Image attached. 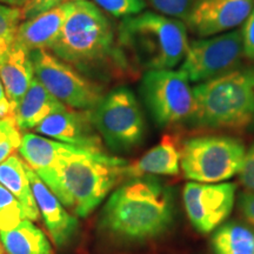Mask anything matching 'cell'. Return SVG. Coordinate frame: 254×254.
Here are the masks:
<instances>
[{
    "label": "cell",
    "instance_id": "obj_23",
    "mask_svg": "<svg viewBox=\"0 0 254 254\" xmlns=\"http://www.w3.org/2000/svg\"><path fill=\"white\" fill-rule=\"evenodd\" d=\"M21 205L7 189L0 184V231H9L24 220Z\"/></svg>",
    "mask_w": 254,
    "mask_h": 254
},
{
    "label": "cell",
    "instance_id": "obj_26",
    "mask_svg": "<svg viewBox=\"0 0 254 254\" xmlns=\"http://www.w3.org/2000/svg\"><path fill=\"white\" fill-rule=\"evenodd\" d=\"M105 12L117 18L141 13L146 7L145 0H95Z\"/></svg>",
    "mask_w": 254,
    "mask_h": 254
},
{
    "label": "cell",
    "instance_id": "obj_31",
    "mask_svg": "<svg viewBox=\"0 0 254 254\" xmlns=\"http://www.w3.org/2000/svg\"><path fill=\"white\" fill-rule=\"evenodd\" d=\"M239 209L243 217L254 226V192H247L241 194Z\"/></svg>",
    "mask_w": 254,
    "mask_h": 254
},
{
    "label": "cell",
    "instance_id": "obj_34",
    "mask_svg": "<svg viewBox=\"0 0 254 254\" xmlns=\"http://www.w3.org/2000/svg\"><path fill=\"white\" fill-rule=\"evenodd\" d=\"M66 1H81V0H66Z\"/></svg>",
    "mask_w": 254,
    "mask_h": 254
},
{
    "label": "cell",
    "instance_id": "obj_4",
    "mask_svg": "<svg viewBox=\"0 0 254 254\" xmlns=\"http://www.w3.org/2000/svg\"><path fill=\"white\" fill-rule=\"evenodd\" d=\"M120 46L138 69H173L185 58L189 40L184 21L155 12L123 18Z\"/></svg>",
    "mask_w": 254,
    "mask_h": 254
},
{
    "label": "cell",
    "instance_id": "obj_2",
    "mask_svg": "<svg viewBox=\"0 0 254 254\" xmlns=\"http://www.w3.org/2000/svg\"><path fill=\"white\" fill-rule=\"evenodd\" d=\"M174 219L171 190L154 177L132 178L111 194L99 228L112 240L142 243L166 233Z\"/></svg>",
    "mask_w": 254,
    "mask_h": 254
},
{
    "label": "cell",
    "instance_id": "obj_6",
    "mask_svg": "<svg viewBox=\"0 0 254 254\" xmlns=\"http://www.w3.org/2000/svg\"><path fill=\"white\" fill-rule=\"evenodd\" d=\"M246 148L228 135H202L187 139L182 146V167L186 179L219 184L240 173Z\"/></svg>",
    "mask_w": 254,
    "mask_h": 254
},
{
    "label": "cell",
    "instance_id": "obj_10",
    "mask_svg": "<svg viewBox=\"0 0 254 254\" xmlns=\"http://www.w3.org/2000/svg\"><path fill=\"white\" fill-rule=\"evenodd\" d=\"M244 56L243 32L239 28L190 41L180 71L190 82L201 84L237 69Z\"/></svg>",
    "mask_w": 254,
    "mask_h": 254
},
{
    "label": "cell",
    "instance_id": "obj_9",
    "mask_svg": "<svg viewBox=\"0 0 254 254\" xmlns=\"http://www.w3.org/2000/svg\"><path fill=\"white\" fill-rule=\"evenodd\" d=\"M36 78L65 106L91 111L104 97V86L91 80L46 50L30 53Z\"/></svg>",
    "mask_w": 254,
    "mask_h": 254
},
{
    "label": "cell",
    "instance_id": "obj_33",
    "mask_svg": "<svg viewBox=\"0 0 254 254\" xmlns=\"http://www.w3.org/2000/svg\"><path fill=\"white\" fill-rule=\"evenodd\" d=\"M26 1L27 0H0V2H2V4L14 6V7H23Z\"/></svg>",
    "mask_w": 254,
    "mask_h": 254
},
{
    "label": "cell",
    "instance_id": "obj_3",
    "mask_svg": "<svg viewBox=\"0 0 254 254\" xmlns=\"http://www.w3.org/2000/svg\"><path fill=\"white\" fill-rule=\"evenodd\" d=\"M127 165L104 150L80 147L55 166L36 172L63 205L77 217L86 218L126 178Z\"/></svg>",
    "mask_w": 254,
    "mask_h": 254
},
{
    "label": "cell",
    "instance_id": "obj_27",
    "mask_svg": "<svg viewBox=\"0 0 254 254\" xmlns=\"http://www.w3.org/2000/svg\"><path fill=\"white\" fill-rule=\"evenodd\" d=\"M158 13L179 20H186L194 0H147Z\"/></svg>",
    "mask_w": 254,
    "mask_h": 254
},
{
    "label": "cell",
    "instance_id": "obj_8",
    "mask_svg": "<svg viewBox=\"0 0 254 254\" xmlns=\"http://www.w3.org/2000/svg\"><path fill=\"white\" fill-rule=\"evenodd\" d=\"M190 82L180 69H152L142 75L140 95L159 127L190 123L195 101Z\"/></svg>",
    "mask_w": 254,
    "mask_h": 254
},
{
    "label": "cell",
    "instance_id": "obj_20",
    "mask_svg": "<svg viewBox=\"0 0 254 254\" xmlns=\"http://www.w3.org/2000/svg\"><path fill=\"white\" fill-rule=\"evenodd\" d=\"M0 184L18 200L24 209L25 218L28 220L39 218V209L27 177L26 163L18 155H11L0 164Z\"/></svg>",
    "mask_w": 254,
    "mask_h": 254
},
{
    "label": "cell",
    "instance_id": "obj_35",
    "mask_svg": "<svg viewBox=\"0 0 254 254\" xmlns=\"http://www.w3.org/2000/svg\"><path fill=\"white\" fill-rule=\"evenodd\" d=\"M0 254H2V250H1V247H0Z\"/></svg>",
    "mask_w": 254,
    "mask_h": 254
},
{
    "label": "cell",
    "instance_id": "obj_17",
    "mask_svg": "<svg viewBox=\"0 0 254 254\" xmlns=\"http://www.w3.org/2000/svg\"><path fill=\"white\" fill-rule=\"evenodd\" d=\"M67 14V2L49 9L37 17L28 19L18 28L15 44L27 53L38 50H49L62 31Z\"/></svg>",
    "mask_w": 254,
    "mask_h": 254
},
{
    "label": "cell",
    "instance_id": "obj_19",
    "mask_svg": "<svg viewBox=\"0 0 254 254\" xmlns=\"http://www.w3.org/2000/svg\"><path fill=\"white\" fill-rule=\"evenodd\" d=\"M79 148L78 146L51 140L33 133H25L18 150L32 170L40 171L55 166L60 159L74 154Z\"/></svg>",
    "mask_w": 254,
    "mask_h": 254
},
{
    "label": "cell",
    "instance_id": "obj_15",
    "mask_svg": "<svg viewBox=\"0 0 254 254\" xmlns=\"http://www.w3.org/2000/svg\"><path fill=\"white\" fill-rule=\"evenodd\" d=\"M33 74L30 53L15 41L0 50V79L13 114L30 87Z\"/></svg>",
    "mask_w": 254,
    "mask_h": 254
},
{
    "label": "cell",
    "instance_id": "obj_1",
    "mask_svg": "<svg viewBox=\"0 0 254 254\" xmlns=\"http://www.w3.org/2000/svg\"><path fill=\"white\" fill-rule=\"evenodd\" d=\"M47 51L99 84L133 79L140 73L120 46L118 28L86 0L67 2L62 31Z\"/></svg>",
    "mask_w": 254,
    "mask_h": 254
},
{
    "label": "cell",
    "instance_id": "obj_30",
    "mask_svg": "<svg viewBox=\"0 0 254 254\" xmlns=\"http://www.w3.org/2000/svg\"><path fill=\"white\" fill-rule=\"evenodd\" d=\"M243 32L244 55L251 60H254V6L252 12L245 20Z\"/></svg>",
    "mask_w": 254,
    "mask_h": 254
},
{
    "label": "cell",
    "instance_id": "obj_18",
    "mask_svg": "<svg viewBox=\"0 0 254 254\" xmlns=\"http://www.w3.org/2000/svg\"><path fill=\"white\" fill-rule=\"evenodd\" d=\"M64 106L65 105L53 97L37 78H33L13 116L18 128L26 131L36 128L47 116Z\"/></svg>",
    "mask_w": 254,
    "mask_h": 254
},
{
    "label": "cell",
    "instance_id": "obj_32",
    "mask_svg": "<svg viewBox=\"0 0 254 254\" xmlns=\"http://www.w3.org/2000/svg\"><path fill=\"white\" fill-rule=\"evenodd\" d=\"M13 116L11 110V105H9L7 97L5 94L4 85H2L1 79H0V119L7 118V117Z\"/></svg>",
    "mask_w": 254,
    "mask_h": 254
},
{
    "label": "cell",
    "instance_id": "obj_12",
    "mask_svg": "<svg viewBox=\"0 0 254 254\" xmlns=\"http://www.w3.org/2000/svg\"><path fill=\"white\" fill-rule=\"evenodd\" d=\"M254 0H194L185 25L200 38L226 33L245 23Z\"/></svg>",
    "mask_w": 254,
    "mask_h": 254
},
{
    "label": "cell",
    "instance_id": "obj_7",
    "mask_svg": "<svg viewBox=\"0 0 254 254\" xmlns=\"http://www.w3.org/2000/svg\"><path fill=\"white\" fill-rule=\"evenodd\" d=\"M92 123L110 150L129 152L144 141L146 126L135 95L127 87L105 94L93 110Z\"/></svg>",
    "mask_w": 254,
    "mask_h": 254
},
{
    "label": "cell",
    "instance_id": "obj_28",
    "mask_svg": "<svg viewBox=\"0 0 254 254\" xmlns=\"http://www.w3.org/2000/svg\"><path fill=\"white\" fill-rule=\"evenodd\" d=\"M67 2L66 0H27L25 5L21 7L23 9L24 19H32L39 15L44 12L57 7L60 4Z\"/></svg>",
    "mask_w": 254,
    "mask_h": 254
},
{
    "label": "cell",
    "instance_id": "obj_11",
    "mask_svg": "<svg viewBox=\"0 0 254 254\" xmlns=\"http://www.w3.org/2000/svg\"><path fill=\"white\" fill-rule=\"evenodd\" d=\"M236 190L237 185L233 183L186 184L183 201L193 227L201 234L220 227L234 207Z\"/></svg>",
    "mask_w": 254,
    "mask_h": 254
},
{
    "label": "cell",
    "instance_id": "obj_5",
    "mask_svg": "<svg viewBox=\"0 0 254 254\" xmlns=\"http://www.w3.org/2000/svg\"><path fill=\"white\" fill-rule=\"evenodd\" d=\"M190 123L205 128L254 132V67L237 68L193 87Z\"/></svg>",
    "mask_w": 254,
    "mask_h": 254
},
{
    "label": "cell",
    "instance_id": "obj_16",
    "mask_svg": "<svg viewBox=\"0 0 254 254\" xmlns=\"http://www.w3.org/2000/svg\"><path fill=\"white\" fill-rule=\"evenodd\" d=\"M182 148L179 140L173 134H165L157 144L134 163L126 167V178L146 176H177L179 174Z\"/></svg>",
    "mask_w": 254,
    "mask_h": 254
},
{
    "label": "cell",
    "instance_id": "obj_24",
    "mask_svg": "<svg viewBox=\"0 0 254 254\" xmlns=\"http://www.w3.org/2000/svg\"><path fill=\"white\" fill-rule=\"evenodd\" d=\"M21 20H25L21 7L0 5V50L14 43Z\"/></svg>",
    "mask_w": 254,
    "mask_h": 254
},
{
    "label": "cell",
    "instance_id": "obj_21",
    "mask_svg": "<svg viewBox=\"0 0 254 254\" xmlns=\"http://www.w3.org/2000/svg\"><path fill=\"white\" fill-rule=\"evenodd\" d=\"M0 243L7 254H53L45 233L24 219L9 231H0Z\"/></svg>",
    "mask_w": 254,
    "mask_h": 254
},
{
    "label": "cell",
    "instance_id": "obj_22",
    "mask_svg": "<svg viewBox=\"0 0 254 254\" xmlns=\"http://www.w3.org/2000/svg\"><path fill=\"white\" fill-rule=\"evenodd\" d=\"M211 245L214 254H254V231L228 222L215 230Z\"/></svg>",
    "mask_w": 254,
    "mask_h": 254
},
{
    "label": "cell",
    "instance_id": "obj_14",
    "mask_svg": "<svg viewBox=\"0 0 254 254\" xmlns=\"http://www.w3.org/2000/svg\"><path fill=\"white\" fill-rule=\"evenodd\" d=\"M26 172L30 180L36 204L44 219L49 234L58 247L67 245L78 230L77 218L69 214L57 198L55 193L45 185L37 172L26 164Z\"/></svg>",
    "mask_w": 254,
    "mask_h": 254
},
{
    "label": "cell",
    "instance_id": "obj_29",
    "mask_svg": "<svg viewBox=\"0 0 254 254\" xmlns=\"http://www.w3.org/2000/svg\"><path fill=\"white\" fill-rule=\"evenodd\" d=\"M240 182L250 192H254V144L246 152L245 160L239 173Z\"/></svg>",
    "mask_w": 254,
    "mask_h": 254
},
{
    "label": "cell",
    "instance_id": "obj_13",
    "mask_svg": "<svg viewBox=\"0 0 254 254\" xmlns=\"http://www.w3.org/2000/svg\"><path fill=\"white\" fill-rule=\"evenodd\" d=\"M34 129L37 133L65 144L90 150H103L101 139L92 123L91 111L64 106L47 116Z\"/></svg>",
    "mask_w": 254,
    "mask_h": 254
},
{
    "label": "cell",
    "instance_id": "obj_25",
    "mask_svg": "<svg viewBox=\"0 0 254 254\" xmlns=\"http://www.w3.org/2000/svg\"><path fill=\"white\" fill-rule=\"evenodd\" d=\"M19 131L14 116L0 119V164L11 157L20 146L21 136Z\"/></svg>",
    "mask_w": 254,
    "mask_h": 254
}]
</instances>
